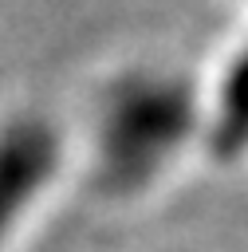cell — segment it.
<instances>
[{"label": "cell", "mask_w": 248, "mask_h": 252, "mask_svg": "<svg viewBox=\"0 0 248 252\" xmlns=\"http://www.w3.org/2000/svg\"><path fill=\"white\" fill-rule=\"evenodd\" d=\"M201 150L213 161H240L248 154V39L201 83Z\"/></svg>", "instance_id": "obj_3"}, {"label": "cell", "mask_w": 248, "mask_h": 252, "mask_svg": "<svg viewBox=\"0 0 248 252\" xmlns=\"http://www.w3.org/2000/svg\"><path fill=\"white\" fill-rule=\"evenodd\" d=\"M201 150V83L165 67H118L94 87L87 177L102 201H142Z\"/></svg>", "instance_id": "obj_1"}, {"label": "cell", "mask_w": 248, "mask_h": 252, "mask_svg": "<svg viewBox=\"0 0 248 252\" xmlns=\"http://www.w3.org/2000/svg\"><path fill=\"white\" fill-rule=\"evenodd\" d=\"M67 158L59 122L39 110H8L0 118V252L47 197Z\"/></svg>", "instance_id": "obj_2"}]
</instances>
